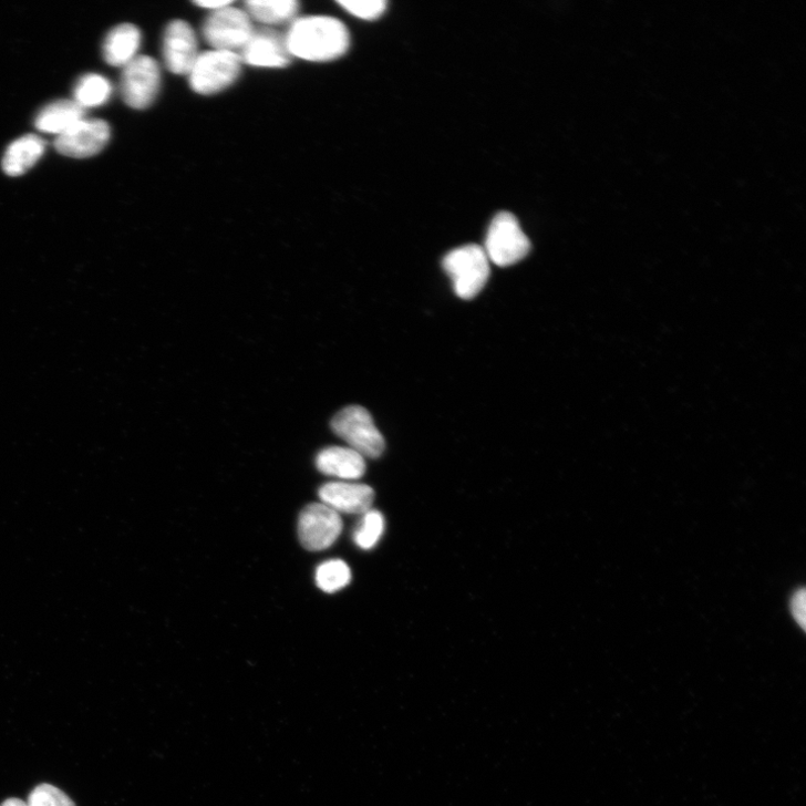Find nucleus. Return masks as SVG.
<instances>
[{
  "label": "nucleus",
  "mask_w": 806,
  "mask_h": 806,
  "mask_svg": "<svg viewBox=\"0 0 806 806\" xmlns=\"http://www.w3.org/2000/svg\"><path fill=\"white\" fill-rule=\"evenodd\" d=\"M113 93L108 79L99 74L83 75L74 86V101L84 110L104 106Z\"/></svg>",
  "instance_id": "a211bd4d"
},
{
  "label": "nucleus",
  "mask_w": 806,
  "mask_h": 806,
  "mask_svg": "<svg viewBox=\"0 0 806 806\" xmlns=\"http://www.w3.org/2000/svg\"><path fill=\"white\" fill-rule=\"evenodd\" d=\"M352 574L347 562L340 559L321 564L317 569L318 587L329 593L345 588L351 582Z\"/></svg>",
  "instance_id": "6ab92c4d"
},
{
  "label": "nucleus",
  "mask_w": 806,
  "mask_h": 806,
  "mask_svg": "<svg viewBox=\"0 0 806 806\" xmlns=\"http://www.w3.org/2000/svg\"><path fill=\"white\" fill-rule=\"evenodd\" d=\"M333 432L364 458H378L385 448L382 434L370 413L360 406L341 411L331 423Z\"/></svg>",
  "instance_id": "39448f33"
},
{
  "label": "nucleus",
  "mask_w": 806,
  "mask_h": 806,
  "mask_svg": "<svg viewBox=\"0 0 806 806\" xmlns=\"http://www.w3.org/2000/svg\"><path fill=\"white\" fill-rule=\"evenodd\" d=\"M195 6L215 12L234 6V3L230 0H204V2H196Z\"/></svg>",
  "instance_id": "b1692460"
},
{
  "label": "nucleus",
  "mask_w": 806,
  "mask_h": 806,
  "mask_svg": "<svg viewBox=\"0 0 806 806\" xmlns=\"http://www.w3.org/2000/svg\"><path fill=\"white\" fill-rule=\"evenodd\" d=\"M112 136L105 121L82 120L55 140L56 151L72 158H87L103 152Z\"/></svg>",
  "instance_id": "1a4fd4ad"
},
{
  "label": "nucleus",
  "mask_w": 806,
  "mask_h": 806,
  "mask_svg": "<svg viewBox=\"0 0 806 806\" xmlns=\"http://www.w3.org/2000/svg\"><path fill=\"white\" fill-rule=\"evenodd\" d=\"M531 244L518 219L510 213H499L489 225L485 254L498 267H509L525 259Z\"/></svg>",
  "instance_id": "7ed1b4c3"
},
{
  "label": "nucleus",
  "mask_w": 806,
  "mask_h": 806,
  "mask_svg": "<svg viewBox=\"0 0 806 806\" xmlns=\"http://www.w3.org/2000/svg\"><path fill=\"white\" fill-rule=\"evenodd\" d=\"M319 496L327 507L339 515H364L372 509L375 494L365 484L331 482L320 488Z\"/></svg>",
  "instance_id": "f8f14e48"
},
{
  "label": "nucleus",
  "mask_w": 806,
  "mask_h": 806,
  "mask_svg": "<svg viewBox=\"0 0 806 806\" xmlns=\"http://www.w3.org/2000/svg\"><path fill=\"white\" fill-rule=\"evenodd\" d=\"M443 268L452 279L456 294L466 300L476 297L489 277V260L484 248L477 245L451 251L443 260Z\"/></svg>",
  "instance_id": "20e7f679"
},
{
  "label": "nucleus",
  "mask_w": 806,
  "mask_h": 806,
  "mask_svg": "<svg viewBox=\"0 0 806 806\" xmlns=\"http://www.w3.org/2000/svg\"><path fill=\"white\" fill-rule=\"evenodd\" d=\"M362 516L361 523L354 530L353 540L362 550H371L384 534V518L380 512L372 509Z\"/></svg>",
  "instance_id": "aec40b11"
},
{
  "label": "nucleus",
  "mask_w": 806,
  "mask_h": 806,
  "mask_svg": "<svg viewBox=\"0 0 806 806\" xmlns=\"http://www.w3.org/2000/svg\"><path fill=\"white\" fill-rule=\"evenodd\" d=\"M28 806H75L74 802L60 788L41 784L28 797Z\"/></svg>",
  "instance_id": "412c9836"
},
{
  "label": "nucleus",
  "mask_w": 806,
  "mask_h": 806,
  "mask_svg": "<svg viewBox=\"0 0 806 806\" xmlns=\"http://www.w3.org/2000/svg\"><path fill=\"white\" fill-rule=\"evenodd\" d=\"M198 52L197 37L185 21L170 22L164 33L163 58L167 70L177 75H187Z\"/></svg>",
  "instance_id": "9d476101"
},
{
  "label": "nucleus",
  "mask_w": 806,
  "mask_h": 806,
  "mask_svg": "<svg viewBox=\"0 0 806 806\" xmlns=\"http://www.w3.org/2000/svg\"><path fill=\"white\" fill-rule=\"evenodd\" d=\"M161 84L158 62L148 55H138L124 68L121 92L127 106L144 111L155 103Z\"/></svg>",
  "instance_id": "0eeeda50"
},
{
  "label": "nucleus",
  "mask_w": 806,
  "mask_h": 806,
  "mask_svg": "<svg viewBox=\"0 0 806 806\" xmlns=\"http://www.w3.org/2000/svg\"><path fill=\"white\" fill-rule=\"evenodd\" d=\"M86 110L74 100H58L38 114L35 127L41 133L53 134L58 137L84 120Z\"/></svg>",
  "instance_id": "2eb2a0df"
},
{
  "label": "nucleus",
  "mask_w": 806,
  "mask_h": 806,
  "mask_svg": "<svg viewBox=\"0 0 806 806\" xmlns=\"http://www.w3.org/2000/svg\"><path fill=\"white\" fill-rule=\"evenodd\" d=\"M239 55L242 63L269 69L286 68L292 59L285 35L269 29L255 30Z\"/></svg>",
  "instance_id": "9b49d317"
},
{
  "label": "nucleus",
  "mask_w": 806,
  "mask_h": 806,
  "mask_svg": "<svg viewBox=\"0 0 806 806\" xmlns=\"http://www.w3.org/2000/svg\"><path fill=\"white\" fill-rule=\"evenodd\" d=\"M141 44L142 33L137 27L118 25L108 33L104 42L105 61L113 66L125 68L138 56Z\"/></svg>",
  "instance_id": "4468645a"
},
{
  "label": "nucleus",
  "mask_w": 806,
  "mask_h": 806,
  "mask_svg": "<svg viewBox=\"0 0 806 806\" xmlns=\"http://www.w3.org/2000/svg\"><path fill=\"white\" fill-rule=\"evenodd\" d=\"M789 610L793 619L802 630H805L806 621V598L805 589H797L790 597Z\"/></svg>",
  "instance_id": "5701e85b"
},
{
  "label": "nucleus",
  "mask_w": 806,
  "mask_h": 806,
  "mask_svg": "<svg viewBox=\"0 0 806 806\" xmlns=\"http://www.w3.org/2000/svg\"><path fill=\"white\" fill-rule=\"evenodd\" d=\"M255 30L246 10L230 6L208 17L202 27V35L214 50L240 53Z\"/></svg>",
  "instance_id": "423d86ee"
},
{
  "label": "nucleus",
  "mask_w": 806,
  "mask_h": 806,
  "mask_svg": "<svg viewBox=\"0 0 806 806\" xmlns=\"http://www.w3.org/2000/svg\"><path fill=\"white\" fill-rule=\"evenodd\" d=\"M318 469L344 480H356L366 472L365 458L350 447L332 446L320 452Z\"/></svg>",
  "instance_id": "ddd939ff"
},
{
  "label": "nucleus",
  "mask_w": 806,
  "mask_h": 806,
  "mask_svg": "<svg viewBox=\"0 0 806 806\" xmlns=\"http://www.w3.org/2000/svg\"><path fill=\"white\" fill-rule=\"evenodd\" d=\"M0 806H28V803L21 798L11 797L0 804Z\"/></svg>",
  "instance_id": "393cba45"
},
{
  "label": "nucleus",
  "mask_w": 806,
  "mask_h": 806,
  "mask_svg": "<svg viewBox=\"0 0 806 806\" xmlns=\"http://www.w3.org/2000/svg\"><path fill=\"white\" fill-rule=\"evenodd\" d=\"M46 143L37 135H25L12 143L3 158L4 172L13 177L30 170L43 156Z\"/></svg>",
  "instance_id": "dca6fc26"
},
{
  "label": "nucleus",
  "mask_w": 806,
  "mask_h": 806,
  "mask_svg": "<svg viewBox=\"0 0 806 806\" xmlns=\"http://www.w3.org/2000/svg\"><path fill=\"white\" fill-rule=\"evenodd\" d=\"M343 530L341 515L323 503L310 504L298 520V537L309 551H323L332 547Z\"/></svg>",
  "instance_id": "6e6552de"
},
{
  "label": "nucleus",
  "mask_w": 806,
  "mask_h": 806,
  "mask_svg": "<svg viewBox=\"0 0 806 806\" xmlns=\"http://www.w3.org/2000/svg\"><path fill=\"white\" fill-rule=\"evenodd\" d=\"M291 56L309 62L340 59L350 48V33L335 18L310 16L297 18L285 34Z\"/></svg>",
  "instance_id": "f257e3e1"
},
{
  "label": "nucleus",
  "mask_w": 806,
  "mask_h": 806,
  "mask_svg": "<svg viewBox=\"0 0 806 806\" xmlns=\"http://www.w3.org/2000/svg\"><path fill=\"white\" fill-rule=\"evenodd\" d=\"M246 12L258 23L280 25L297 19L299 3L294 0H249Z\"/></svg>",
  "instance_id": "f3484780"
},
{
  "label": "nucleus",
  "mask_w": 806,
  "mask_h": 806,
  "mask_svg": "<svg viewBox=\"0 0 806 806\" xmlns=\"http://www.w3.org/2000/svg\"><path fill=\"white\" fill-rule=\"evenodd\" d=\"M239 53L210 50L199 53L189 73V86L200 95H214L230 87L240 76Z\"/></svg>",
  "instance_id": "f03ea898"
},
{
  "label": "nucleus",
  "mask_w": 806,
  "mask_h": 806,
  "mask_svg": "<svg viewBox=\"0 0 806 806\" xmlns=\"http://www.w3.org/2000/svg\"><path fill=\"white\" fill-rule=\"evenodd\" d=\"M339 4L351 16L362 20H376L386 10L384 0H342Z\"/></svg>",
  "instance_id": "4be33fe9"
}]
</instances>
